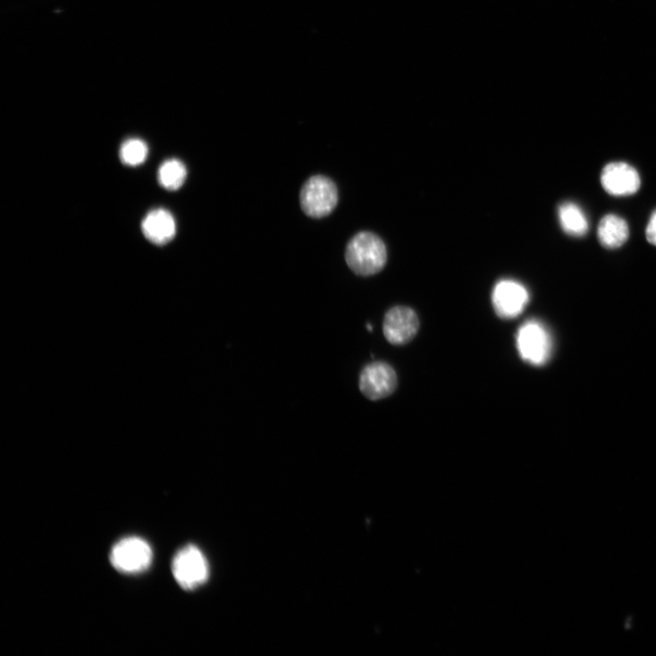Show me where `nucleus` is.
Here are the masks:
<instances>
[{
    "label": "nucleus",
    "instance_id": "2",
    "mask_svg": "<svg viewBox=\"0 0 656 656\" xmlns=\"http://www.w3.org/2000/svg\"><path fill=\"white\" fill-rule=\"evenodd\" d=\"M172 572L182 589L193 591L207 582L210 567L204 552L198 546L189 544L174 555Z\"/></svg>",
    "mask_w": 656,
    "mask_h": 656
},
{
    "label": "nucleus",
    "instance_id": "14",
    "mask_svg": "<svg viewBox=\"0 0 656 656\" xmlns=\"http://www.w3.org/2000/svg\"><path fill=\"white\" fill-rule=\"evenodd\" d=\"M148 155V147L144 140L130 139L120 150L121 161L128 166H138L145 163Z\"/></svg>",
    "mask_w": 656,
    "mask_h": 656
},
{
    "label": "nucleus",
    "instance_id": "11",
    "mask_svg": "<svg viewBox=\"0 0 656 656\" xmlns=\"http://www.w3.org/2000/svg\"><path fill=\"white\" fill-rule=\"evenodd\" d=\"M597 236L603 248L616 249L628 240L629 226L622 217L607 214L600 221Z\"/></svg>",
    "mask_w": 656,
    "mask_h": 656
},
{
    "label": "nucleus",
    "instance_id": "10",
    "mask_svg": "<svg viewBox=\"0 0 656 656\" xmlns=\"http://www.w3.org/2000/svg\"><path fill=\"white\" fill-rule=\"evenodd\" d=\"M142 230L148 241L165 246L175 237L176 223L172 214L164 209L151 211L144 219Z\"/></svg>",
    "mask_w": 656,
    "mask_h": 656
},
{
    "label": "nucleus",
    "instance_id": "7",
    "mask_svg": "<svg viewBox=\"0 0 656 656\" xmlns=\"http://www.w3.org/2000/svg\"><path fill=\"white\" fill-rule=\"evenodd\" d=\"M527 290L513 280H501L492 292V304L496 314L503 319L521 315L529 302Z\"/></svg>",
    "mask_w": 656,
    "mask_h": 656
},
{
    "label": "nucleus",
    "instance_id": "15",
    "mask_svg": "<svg viewBox=\"0 0 656 656\" xmlns=\"http://www.w3.org/2000/svg\"><path fill=\"white\" fill-rule=\"evenodd\" d=\"M645 236L647 241L652 246L656 247V210L652 213L650 217L649 223L646 227Z\"/></svg>",
    "mask_w": 656,
    "mask_h": 656
},
{
    "label": "nucleus",
    "instance_id": "12",
    "mask_svg": "<svg viewBox=\"0 0 656 656\" xmlns=\"http://www.w3.org/2000/svg\"><path fill=\"white\" fill-rule=\"evenodd\" d=\"M558 217L562 230L569 236L581 238L589 230L587 217L582 208L572 202L561 204L558 208Z\"/></svg>",
    "mask_w": 656,
    "mask_h": 656
},
{
    "label": "nucleus",
    "instance_id": "3",
    "mask_svg": "<svg viewBox=\"0 0 656 656\" xmlns=\"http://www.w3.org/2000/svg\"><path fill=\"white\" fill-rule=\"evenodd\" d=\"M154 552L144 539L130 536L119 541L110 553V560L115 570L125 575H137L147 571L152 565Z\"/></svg>",
    "mask_w": 656,
    "mask_h": 656
},
{
    "label": "nucleus",
    "instance_id": "5",
    "mask_svg": "<svg viewBox=\"0 0 656 656\" xmlns=\"http://www.w3.org/2000/svg\"><path fill=\"white\" fill-rule=\"evenodd\" d=\"M517 349L525 361L535 366L545 364L551 352V341L546 328L536 321L526 323L517 334Z\"/></svg>",
    "mask_w": 656,
    "mask_h": 656
},
{
    "label": "nucleus",
    "instance_id": "4",
    "mask_svg": "<svg viewBox=\"0 0 656 656\" xmlns=\"http://www.w3.org/2000/svg\"><path fill=\"white\" fill-rule=\"evenodd\" d=\"M337 186L322 175L308 179L300 193V204L304 213L313 218H322L332 214L338 205Z\"/></svg>",
    "mask_w": 656,
    "mask_h": 656
},
{
    "label": "nucleus",
    "instance_id": "1",
    "mask_svg": "<svg viewBox=\"0 0 656 656\" xmlns=\"http://www.w3.org/2000/svg\"><path fill=\"white\" fill-rule=\"evenodd\" d=\"M384 242L373 232L361 231L349 241L346 260L350 269L358 275L369 276L381 272L387 263Z\"/></svg>",
    "mask_w": 656,
    "mask_h": 656
},
{
    "label": "nucleus",
    "instance_id": "13",
    "mask_svg": "<svg viewBox=\"0 0 656 656\" xmlns=\"http://www.w3.org/2000/svg\"><path fill=\"white\" fill-rule=\"evenodd\" d=\"M187 177L185 165L179 160L172 159L164 162L160 167L158 178L164 189L176 191L183 185Z\"/></svg>",
    "mask_w": 656,
    "mask_h": 656
},
{
    "label": "nucleus",
    "instance_id": "9",
    "mask_svg": "<svg viewBox=\"0 0 656 656\" xmlns=\"http://www.w3.org/2000/svg\"><path fill=\"white\" fill-rule=\"evenodd\" d=\"M601 182L603 189L614 197L635 195L641 186L638 172L623 162L607 164L601 173Z\"/></svg>",
    "mask_w": 656,
    "mask_h": 656
},
{
    "label": "nucleus",
    "instance_id": "6",
    "mask_svg": "<svg viewBox=\"0 0 656 656\" xmlns=\"http://www.w3.org/2000/svg\"><path fill=\"white\" fill-rule=\"evenodd\" d=\"M398 387L394 368L385 362L367 365L360 374L359 389L370 400H380L391 396Z\"/></svg>",
    "mask_w": 656,
    "mask_h": 656
},
{
    "label": "nucleus",
    "instance_id": "8",
    "mask_svg": "<svg viewBox=\"0 0 656 656\" xmlns=\"http://www.w3.org/2000/svg\"><path fill=\"white\" fill-rule=\"evenodd\" d=\"M418 330V316L409 307H395L385 315L383 332L386 340L392 345L401 346L409 343Z\"/></svg>",
    "mask_w": 656,
    "mask_h": 656
}]
</instances>
